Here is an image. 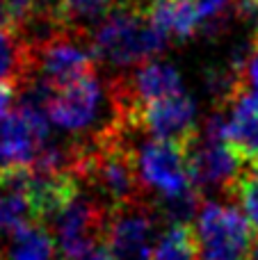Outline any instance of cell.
<instances>
[{
	"mask_svg": "<svg viewBox=\"0 0 258 260\" xmlns=\"http://www.w3.org/2000/svg\"><path fill=\"white\" fill-rule=\"evenodd\" d=\"M245 73H247V82L251 85L254 94H258V59L256 57H249V64H247Z\"/></svg>",
	"mask_w": 258,
	"mask_h": 260,
	"instance_id": "obj_18",
	"label": "cell"
},
{
	"mask_svg": "<svg viewBox=\"0 0 258 260\" xmlns=\"http://www.w3.org/2000/svg\"><path fill=\"white\" fill-rule=\"evenodd\" d=\"M82 260H114V258H112V253H110V249L105 247V242H101V244H96L91 251H87L85 256H82Z\"/></svg>",
	"mask_w": 258,
	"mask_h": 260,
	"instance_id": "obj_17",
	"label": "cell"
},
{
	"mask_svg": "<svg viewBox=\"0 0 258 260\" xmlns=\"http://www.w3.org/2000/svg\"><path fill=\"white\" fill-rule=\"evenodd\" d=\"M151 260H199L195 226L169 224V229L155 242Z\"/></svg>",
	"mask_w": 258,
	"mask_h": 260,
	"instance_id": "obj_12",
	"label": "cell"
},
{
	"mask_svg": "<svg viewBox=\"0 0 258 260\" xmlns=\"http://www.w3.org/2000/svg\"><path fill=\"white\" fill-rule=\"evenodd\" d=\"M146 16L167 37L187 39L201 27V12L197 0H149Z\"/></svg>",
	"mask_w": 258,
	"mask_h": 260,
	"instance_id": "obj_10",
	"label": "cell"
},
{
	"mask_svg": "<svg viewBox=\"0 0 258 260\" xmlns=\"http://www.w3.org/2000/svg\"><path fill=\"white\" fill-rule=\"evenodd\" d=\"M233 194L238 197L245 215L249 217V221L258 231V171L249 169L247 174H242L233 187Z\"/></svg>",
	"mask_w": 258,
	"mask_h": 260,
	"instance_id": "obj_15",
	"label": "cell"
},
{
	"mask_svg": "<svg viewBox=\"0 0 258 260\" xmlns=\"http://www.w3.org/2000/svg\"><path fill=\"white\" fill-rule=\"evenodd\" d=\"M101 105V85L94 73L64 85L48 103V117L67 133H82L96 121Z\"/></svg>",
	"mask_w": 258,
	"mask_h": 260,
	"instance_id": "obj_8",
	"label": "cell"
},
{
	"mask_svg": "<svg viewBox=\"0 0 258 260\" xmlns=\"http://www.w3.org/2000/svg\"><path fill=\"white\" fill-rule=\"evenodd\" d=\"M169 37L151 23L144 7L119 3L91 35V50L99 59L117 67L149 62L167 46Z\"/></svg>",
	"mask_w": 258,
	"mask_h": 260,
	"instance_id": "obj_1",
	"label": "cell"
},
{
	"mask_svg": "<svg viewBox=\"0 0 258 260\" xmlns=\"http://www.w3.org/2000/svg\"><path fill=\"white\" fill-rule=\"evenodd\" d=\"M137 169L142 183L153 187L160 197L185 192L195 185L187 171L185 148L163 139H151L142 144L137 153Z\"/></svg>",
	"mask_w": 258,
	"mask_h": 260,
	"instance_id": "obj_5",
	"label": "cell"
},
{
	"mask_svg": "<svg viewBox=\"0 0 258 260\" xmlns=\"http://www.w3.org/2000/svg\"><path fill=\"white\" fill-rule=\"evenodd\" d=\"M224 105L229 108L227 142L249 169L258 171V94L247 91L240 82Z\"/></svg>",
	"mask_w": 258,
	"mask_h": 260,
	"instance_id": "obj_9",
	"label": "cell"
},
{
	"mask_svg": "<svg viewBox=\"0 0 258 260\" xmlns=\"http://www.w3.org/2000/svg\"><path fill=\"white\" fill-rule=\"evenodd\" d=\"M110 212L96 199L78 192L53 221L55 242L62 256L82 258L105 240Z\"/></svg>",
	"mask_w": 258,
	"mask_h": 260,
	"instance_id": "obj_3",
	"label": "cell"
},
{
	"mask_svg": "<svg viewBox=\"0 0 258 260\" xmlns=\"http://www.w3.org/2000/svg\"><path fill=\"white\" fill-rule=\"evenodd\" d=\"M25 69V44L18 32L0 27V80H21Z\"/></svg>",
	"mask_w": 258,
	"mask_h": 260,
	"instance_id": "obj_14",
	"label": "cell"
},
{
	"mask_svg": "<svg viewBox=\"0 0 258 260\" xmlns=\"http://www.w3.org/2000/svg\"><path fill=\"white\" fill-rule=\"evenodd\" d=\"M12 99H14V85L7 80H0V119L7 114Z\"/></svg>",
	"mask_w": 258,
	"mask_h": 260,
	"instance_id": "obj_16",
	"label": "cell"
},
{
	"mask_svg": "<svg viewBox=\"0 0 258 260\" xmlns=\"http://www.w3.org/2000/svg\"><path fill=\"white\" fill-rule=\"evenodd\" d=\"M254 224L231 206L206 203L197 215L195 235L199 260H249L254 244Z\"/></svg>",
	"mask_w": 258,
	"mask_h": 260,
	"instance_id": "obj_2",
	"label": "cell"
},
{
	"mask_svg": "<svg viewBox=\"0 0 258 260\" xmlns=\"http://www.w3.org/2000/svg\"><path fill=\"white\" fill-rule=\"evenodd\" d=\"M135 128H142L153 139L172 142L187 148L199 135L197 130V105L185 94L160 99L144 105L137 112Z\"/></svg>",
	"mask_w": 258,
	"mask_h": 260,
	"instance_id": "obj_6",
	"label": "cell"
},
{
	"mask_svg": "<svg viewBox=\"0 0 258 260\" xmlns=\"http://www.w3.org/2000/svg\"><path fill=\"white\" fill-rule=\"evenodd\" d=\"M117 5L119 0H55V18L62 27L103 21Z\"/></svg>",
	"mask_w": 258,
	"mask_h": 260,
	"instance_id": "obj_13",
	"label": "cell"
},
{
	"mask_svg": "<svg viewBox=\"0 0 258 260\" xmlns=\"http://www.w3.org/2000/svg\"><path fill=\"white\" fill-rule=\"evenodd\" d=\"M105 247L114 260H151L153 256V219L137 203L110 212Z\"/></svg>",
	"mask_w": 258,
	"mask_h": 260,
	"instance_id": "obj_7",
	"label": "cell"
},
{
	"mask_svg": "<svg viewBox=\"0 0 258 260\" xmlns=\"http://www.w3.org/2000/svg\"><path fill=\"white\" fill-rule=\"evenodd\" d=\"M9 260H53L55 258V240L41 224H27L14 231Z\"/></svg>",
	"mask_w": 258,
	"mask_h": 260,
	"instance_id": "obj_11",
	"label": "cell"
},
{
	"mask_svg": "<svg viewBox=\"0 0 258 260\" xmlns=\"http://www.w3.org/2000/svg\"><path fill=\"white\" fill-rule=\"evenodd\" d=\"M249 260H258V231H256L254 244H251V251H249Z\"/></svg>",
	"mask_w": 258,
	"mask_h": 260,
	"instance_id": "obj_19",
	"label": "cell"
},
{
	"mask_svg": "<svg viewBox=\"0 0 258 260\" xmlns=\"http://www.w3.org/2000/svg\"><path fill=\"white\" fill-rule=\"evenodd\" d=\"M187 171L199 192L204 189H231L242 176V165L227 139L199 133L185 148Z\"/></svg>",
	"mask_w": 258,
	"mask_h": 260,
	"instance_id": "obj_4",
	"label": "cell"
}]
</instances>
